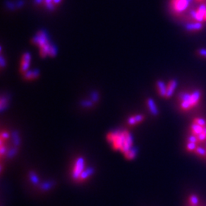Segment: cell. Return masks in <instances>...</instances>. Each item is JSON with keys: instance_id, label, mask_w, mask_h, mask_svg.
Listing matches in <instances>:
<instances>
[{"instance_id": "6da1fadb", "label": "cell", "mask_w": 206, "mask_h": 206, "mask_svg": "<svg viewBox=\"0 0 206 206\" xmlns=\"http://www.w3.org/2000/svg\"><path fill=\"white\" fill-rule=\"evenodd\" d=\"M203 92L195 89L189 91H182L178 94V109L183 113L189 112L199 107L202 102Z\"/></svg>"}, {"instance_id": "4316f807", "label": "cell", "mask_w": 206, "mask_h": 206, "mask_svg": "<svg viewBox=\"0 0 206 206\" xmlns=\"http://www.w3.org/2000/svg\"><path fill=\"white\" fill-rule=\"evenodd\" d=\"M91 99L94 103L95 102H97L98 101H99V93H98L97 92H96V91H94V92H92V93H91Z\"/></svg>"}, {"instance_id": "ac0fdd59", "label": "cell", "mask_w": 206, "mask_h": 206, "mask_svg": "<svg viewBox=\"0 0 206 206\" xmlns=\"http://www.w3.org/2000/svg\"><path fill=\"white\" fill-rule=\"evenodd\" d=\"M198 145H199L198 144L186 141V143H185V151H187V152L189 153V154H194V152H195V150H196Z\"/></svg>"}, {"instance_id": "30bf717a", "label": "cell", "mask_w": 206, "mask_h": 206, "mask_svg": "<svg viewBox=\"0 0 206 206\" xmlns=\"http://www.w3.org/2000/svg\"><path fill=\"white\" fill-rule=\"evenodd\" d=\"M187 205L188 206H200V199L198 195L191 193L187 198Z\"/></svg>"}, {"instance_id": "d4e9b609", "label": "cell", "mask_w": 206, "mask_h": 206, "mask_svg": "<svg viewBox=\"0 0 206 206\" xmlns=\"http://www.w3.org/2000/svg\"><path fill=\"white\" fill-rule=\"evenodd\" d=\"M93 102L90 100H82L81 102H80V105L82 106L83 108H90L93 105Z\"/></svg>"}, {"instance_id": "e0dca14e", "label": "cell", "mask_w": 206, "mask_h": 206, "mask_svg": "<svg viewBox=\"0 0 206 206\" xmlns=\"http://www.w3.org/2000/svg\"><path fill=\"white\" fill-rule=\"evenodd\" d=\"M137 152H138V150H137V147H132L131 148L129 149L128 151L124 153V154H125V157L128 159H133L136 157Z\"/></svg>"}, {"instance_id": "83f0119b", "label": "cell", "mask_w": 206, "mask_h": 206, "mask_svg": "<svg viewBox=\"0 0 206 206\" xmlns=\"http://www.w3.org/2000/svg\"><path fill=\"white\" fill-rule=\"evenodd\" d=\"M9 137V134L6 130H3L1 133V139H8Z\"/></svg>"}, {"instance_id": "7a4b0ae2", "label": "cell", "mask_w": 206, "mask_h": 206, "mask_svg": "<svg viewBox=\"0 0 206 206\" xmlns=\"http://www.w3.org/2000/svg\"><path fill=\"white\" fill-rule=\"evenodd\" d=\"M32 41L38 47L41 57L55 56L56 55V47L52 44H51L47 34L44 31H39L32 38Z\"/></svg>"}, {"instance_id": "2e32d148", "label": "cell", "mask_w": 206, "mask_h": 206, "mask_svg": "<svg viewBox=\"0 0 206 206\" xmlns=\"http://www.w3.org/2000/svg\"><path fill=\"white\" fill-rule=\"evenodd\" d=\"M144 119V115H136L130 116L128 119V124L129 125H135L137 123L143 121Z\"/></svg>"}, {"instance_id": "cb8c5ba5", "label": "cell", "mask_w": 206, "mask_h": 206, "mask_svg": "<svg viewBox=\"0 0 206 206\" xmlns=\"http://www.w3.org/2000/svg\"><path fill=\"white\" fill-rule=\"evenodd\" d=\"M18 153V147H14L12 148L9 149L8 151H7L6 156L8 158H13Z\"/></svg>"}, {"instance_id": "52a82bcc", "label": "cell", "mask_w": 206, "mask_h": 206, "mask_svg": "<svg viewBox=\"0 0 206 206\" xmlns=\"http://www.w3.org/2000/svg\"><path fill=\"white\" fill-rule=\"evenodd\" d=\"M205 128L206 126H202V125H199L198 124H195L192 121L189 125V135L198 137L202 132H204Z\"/></svg>"}, {"instance_id": "484cf974", "label": "cell", "mask_w": 206, "mask_h": 206, "mask_svg": "<svg viewBox=\"0 0 206 206\" xmlns=\"http://www.w3.org/2000/svg\"><path fill=\"white\" fill-rule=\"evenodd\" d=\"M196 54L201 57L206 59V48H199L196 51Z\"/></svg>"}, {"instance_id": "5bb4252c", "label": "cell", "mask_w": 206, "mask_h": 206, "mask_svg": "<svg viewBox=\"0 0 206 206\" xmlns=\"http://www.w3.org/2000/svg\"><path fill=\"white\" fill-rule=\"evenodd\" d=\"M40 75V72L38 70H27L26 73H24V78L27 80H35Z\"/></svg>"}, {"instance_id": "9c48e42d", "label": "cell", "mask_w": 206, "mask_h": 206, "mask_svg": "<svg viewBox=\"0 0 206 206\" xmlns=\"http://www.w3.org/2000/svg\"><path fill=\"white\" fill-rule=\"evenodd\" d=\"M178 82L177 80L173 79V80H169L168 83L166 84V99H169L173 95V93L176 91V87H177Z\"/></svg>"}, {"instance_id": "ffe728a7", "label": "cell", "mask_w": 206, "mask_h": 206, "mask_svg": "<svg viewBox=\"0 0 206 206\" xmlns=\"http://www.w3.org/2000/svg\"><path fill=\"white\" fill-rule=\"evenodd\" d=\"M12 140H13V144L15 147H19L20 145V137H19V134H18V131L15 130V131L12 132Z\"/></svg>"}, {"instance_id": "4fadbf2b", "label": "cell", "mask_w": 206, "mask_h": 206, "mask_svg": "<svg viewBox=\"0 0 206 206\" xmlns=\"http://www.w3.org/2000/svg\"><path fill=\"white\" fill-rule=\"evenodd\" d=\"M94 172H95V169H94V168L92 167H87L85 169H84L83 172L81 173V175H80V179H79L78 181L79 182H83L85 181L86 179H87L89 176H92L94 173Z\"/></svg>"}, {"instance_id": "4dcf8cb0", "label": "cell", "mask_w": 206, "mask_h": 206, "mask_svg": "<svg viewBox=\"0 0 206 206\" xmlns=\"http://www.w3.org/2000/svg\"><path fill=\"white\" fill-rule=\"evenodd\" d=\"M204 22H206V12L205 14V17H204Z\"/></svg>"}, {"instance_id": "3957f363", "label": "cell", "mask_w": 206, "mask_h": 206, "mask_svg": "<svg viewBox=\"0 0 206 206\" xmlns=\"http://www.w3.org/2000/svg\"><path fill=\"white\" fill-rule=\"evenodd\" d=\"M190 0H169V7L173 15L179 16L189 8Z\"/></svg>"}, {"instance_id": "7c38bea8", "label": "cell", "mask_w": 206, "mask_h": 206, "mask_svg": "<svg viewBox=\"0 0 206 206\" xmlns=\"http://www.w3.org/2000/svg\"><path fill=\"white\" fill-rule=\"evenodd\" d=\"M158 94L162 98H166V84L162 80H157L156 82Z\"/></svg>"}, {"instance_id": "1f68e13d", "label": "cell", "mask_w": 206, "mask_h": 206, "mask_svg": "<svg viewBox=\"0 0 206 206\" xmlns=\"http://www.w3.org/2000/svg\"><path fill=\"white\" fill-rule=\"evenodd\" d=\"M204 146H205V148H206V143L204 144Z\"/></svg>"}, {"instance_id": "f546056e", "label": "cell", "mask_w": 206, "mask_h": 206, "mask_svg": "<svg viewBox=\"0 0 206 206\" xmlns=\"http://www.w3.org/2000/svg\"><path fill=\"white\" fill-rule=\"evenodd\" d=\"M195 2H199V3H202V2H206V0H194Z\"/></svg>"}, {"instance_id": "f1b7e54d", "label": "cell", "mask_w": 206, "mask_h": 206, "mask_svg": "<svg viewBox=\"0 0 206 206\" xmlns=\"http://www.w3.org/2000/svg\"><path fill=\"white\" fill-rule=\"evenodd\" d=\"M5 65H6V62H5L4 59H3V56H2V57H1V66H2V67H4Z\"/></svg>"}, {"instance_id": "5b68a950", "label": "cell", "mask_w": 206, "mask_h": 206, "mask_svg": "<svg viewBox=\"0 0 206 206\" xmlns=\"http://www.w3.org/2000/svg\"><path fill=\"white\" fill-rule=\"evenodd\" d=\"M63 0H34L38 6H42L49 11H54L61 5Z\"/></svg>"}, {"instance_id": "277c9868", "label": "cell", "mask_w": 206, "mask_h": 206, "mask_svg": "<svg viewBox=\"0 0 206 206\" xmlns=\"http://www.w3.org/2000/svg\"><path fill=\"white\" fill-rule=\"evenodd\" d=\"M84 169H85V159L82 157H77L72 169V178L76 181H78L80 175Z\"/></svg>"}, {"instance_id": "7402d4cb", "label": "cell", "mask_w": 206, "mask_h": 206, "mask_svg": "<svg viewBox=\"0 0 206 206\" xmlns=\"http://www.w3.org/2000/svg\"><path fill=\"white\" fill-rule=\"evenodd\" d=\"M8 104V97H7L6 96H2L1 100H0V109H1V111H3L4 110H6L7 109Z\"/></svg>"}, {"instance_id": "d6986e66", "label": "cell", "mask_w": 206, "mask_h": 206, "mask_svg": "<svg viewBox=\"0 0 206 206\" xmlns=\"http://www.w3.org/2000/svg\"><path fill=\"white\" fill-rule=\"evenodd\" d=\"M54 185V181H46L40 184V189L43 191H48Z\"/></svg>"}, {"instance_id": "44dd1931", "label": "cell", "mask_w": 206, "mask_h": 206, "mask_svg": "<svg viewBox=\"0 0 206 206\" xmlns=\"http://www.w3.org/2000/svg\"><path fill=\"white\" fill-rule=\"evenodd\" d=\"M29 179L30 181L32 182L33 185H38L39 184V177L37 175V173H34V171L29 172Z\"/></svg>"}, {"instance_id": "8fae6325", "label": "cell", "mask_w": 206, "mask_h": 206, "mask_svg": "<svg viewBox=\"0 0 206 206\" xmlns=\"http://www.w3.org/2000/svg\"><path fill=\"white\" fill-rule=\"evenodd\" d=\"M147 104L151 115H153L154 116L158 115V114H159V110H158L157 105H156L154 99H151V98H149L147 101Z\"/></svg>"}, {"instance_id": "8992f818", "label": "cell", "mask_w": 206, "mask_h": 206, "mask_svg": "<svg viewBox=\"0 0 206 206\" xmlns=\"http://www.w3.org/2000/svg\"><path fill=\"white\" fill-rule=\"evenodd\" d=\"M31 61H32V56L28 52L25 53L22 55L21 58L20 63V72L22 73H25L28 70L29 66L31 64Z\"/></svg>"}, {"instance_id": "603a6c76", "label": "cell", "mask_w": 206, "mask_h": 206, "mask_svg": "<svg viewBox=\"0 0 206 206\" xmlns=\"http://www.w3.org/2000/svg\"><path fill=\"white\" fill-rule=\"evenodd\" d=\"M192 121L195 124H198L199 125H202V126H206V119L202 118V117H195Z\"/></svg>"}, {"instance_id": "9a60e30c", "label": "cell", "mask_w": 206, "mask_h": 206, "mask_svg": "<svg viewBox=\"0 0 206 206\" xmlns=\"http://www.w3.org/2000/svg\"><path fill=\"white\" fill-rule=\"evenodd\" d=\"M194 154H195L197 157L204 159V160H206V148L205 147V146L199 144L196 150L194 152Z\"/></svg>"}, {"instance_id": "d6a6232c", "label": "cell", "mask_w": 206, "mask_h": 206, "mask_svg": "<svg viewBox=\"0 0 206 206\" xmlns=\"http://www.w3.org/2000/svg\"><path fill=\"white\" fill-rule=\"evenodd\" d=\"M200 206H202V205H200Z\"/></svg>"}, {"instance_id": "ba28073f", "label": "cell", "mask_w": 206, "mask_h": 206, "mask_svg": "<svg viewBox=\"0 0 206 206\" xmlns=\"http://www.w3.org/2000/svg\"><path fill=\"white\" fill-rule=\"evenodd\" d=\"M204 25L202 22H192L190 23H187L185 25V28L187 32H200L203 29Z\"/></svg>"}]
</instances>
